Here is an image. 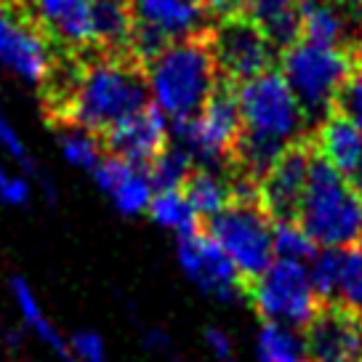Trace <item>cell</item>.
<instances>
[{"label":"cell","instance_id":"cell-12","mask_svg":"<svg viewBox=\"0 0 362 362\" xmlns=\"http://www.w3.org/2000/svg\"><path fill=\"white\" fill-rule=\"evenodd\" d=\"M312 158H315V141L312 134H306L296 139L293 144H288L277 163L261 179L259 200L264 211L272 216V221H296Z\"/></svg>","mask_w":362,"mask_h":362},{"label":"cell","instance_id":"cell-34","mask_svg":"<svg viewBox=\"0 0 362 362\" xmlns=\"http://www.w3.org/2000/svg\"><path fill=\"white\" fill-rule=\"evenodd\" d=\"M203 3H205V8H208V13L218 22V19H224V16L243 13L248 0H203Z\"/></svg>","mask_w":362,"mask_h":362},{"label":"cell","instance_id":"cell-5","mask_svg":"<svg viewBox=\"0 0 362 362\" xmlns=\"http://www.w3.org/2000/svg\"><path fill=\"white\" fill-rule=\"evenodd\" d=\"M277 67L293 90L296 102L304 112L306 128L312 134L333 112L339 90L354 72V59L349 51L296 40L280 54Z\"/></svg>","mask_w":362,"mask_h":362},{"label":"cell","instance_id":"cell-10","mask_svg":"<svg viewBox=\"0 0 362 362\" xmlns=\"http://www.w3.org/2000/svg\"><path fill=\"white\" fill-rule=\"evenodd\" d=\"M211 48L221 78L235 86L259 78L277 64V51L245 13L218 19L211 27Z\"/></svg>","mask_w":362,"mask_h":362},{"label":"cell","instance_id":"cell-24","mask_svg":"<svg viewBox=\"0 0 362 362\" xmlns=\"http://www.w3.org/2000/svg\"><path fill=\"white\" fill-rule=\"evenodd\" d=\"M256 349L261 362H304V344L283 322L261 320Z\"/></svg>","mask_w":362,"mask_h":362},{"label":"cell","instance_id":"cell-7","mask_svg":"<svg viewBox=\"0 0 362 362\" xmlns=\"http://www.w3.org/2000/svg\"><path fill=\"white\" fill-rule=\"evenodd\" d=\"M235 88H238V104L243 115V131L274 139L280 144H291L309 134L304 112L283 72L267 69L264 75L245 80Z\"/></svg>","mask_w":362,"mask_h":362},{"label":"cell","instance_id":"cell-35","mask_svg":"<svg viewBox=\"0 0 362 362\" xmlns=\"http://www.w3.org/2000/svg\"><path fill=\"white\" fill-rule=\"evenodd\" d=\"M144 344H147L149 349H155V351H165L170 346V336L165 333V330L152 328V330H147V336H144Z\"/></svg>","mask_w":362,"mask_h":362},{"label":"cell","instance_id":"cell-26","mask_svg":"<svg viewBox=\"0 0 362 362\" xmlns=\"http://www.w3.org/2000/svg\"><path fill=\"white\" fill-rule=\"evenodd\" d=\"M192 168H194V160L176 141H168V147L163 149L158 158L147 165L149 179L155 184V192L158 189H181Z\"/></svg>","mask_w":362,"mask_h":362},{"label":"cell","instance_id":"cell-9","mask_svg":"<svg viewBox=\"0 0 362 362\" xmlns=\"http://www.w3.org/2000/svg\"><path fill=\"white\" fill-rule=\"evenodd\" d=\"M0 69L27 86H43L54 72L51 37L11 3L0 0Z\"/></svg>","mask_w":362,"mask_h":362},{"label":"cell","instance_id":"cell-21","mask_svg":"<svg viewBox=\"0 0 362 362\" xmlns=\"http://www.w3.org/2000/svg\"><path fill=\"white\" fill-rule=\"evenodd\" d=\"M11 301L16 306V315L22 320L24 330H30L35 339L40 341L43 346L59 354V357H67V339L59 333V328L54 325V320L48 317L45 306L40 304L37 293L33 291V285L27 283L24 277H13L11 285Z\"/></svg>","mask_w":362,"mask_h":362},{"label":"cell","instance_id":"cell-15","mask_svg":"<svg viewBox=\"0 0 362 362\" xmlns=\"http://www.w3.org/2000/svg\"><path fill=\"white\" fill-rule=\"evenodd\" d=\"M139 30H147L165 45L208 33L211 13L203 0H131Z\"/></svg>","mask_w":362,"mask_h":362},{"label":"cell","instance_id":"cell-18","mask_svg":"<svg viewBox=\"0 0 362 362\" xmlns=\"http://www.w3.org/2000/svg\"><path fill=\"white\" fill-rule=\"evenodd\" d=\"M317 155L349 181L362 165V131L341 112H330L312 131Z\"/></svg>","mask_w":362,"mask_h":362},{"label":"cell","instance_id":"cell-16","mask_svg":"<svg viewBox=\"0 0 362 362\" xmlns=\"http://www.w3.org/2000/svg\"><path fill=\"white\" fill-rule=\"evenodd\" d=\"M96 189L112 203V208L123 216L147 214L155 184L149 179L147 165H136L115 155H104L102 163L90 170Z\"/></svg>","mask_w":362,"mask_h":362},{"label":"cell","instance_id":"cell-25","mask_svg":"<svg viewBox=\"0 0 362 362\" xmlns=\"http://www.w3.org/2000/svg\"><path fill=\"white\" fill-rule=\"evenodd\" d=\"M59 149H62V158L67 165L86 170V173H90L104 158L99 134H90L78 125H64V131L59 134Z\"/></svg>","mask_w":362,"mask_h":362},{"label":"cell","instance_id":"cell-1","mask_svg":"<svg viewBox=\"0 0 362 362\" xmlns=\"http://www.w3.org/2000/svg\"><path fill=\"white\" fill-rule=\"evenodd\" d=\"M144 80L149 104H155L170 123L194 117L221 80L211 48V30L165 45L144 67Z\"/></svg>","mask_w":362,"mask_h":362},{"label":"cell","instance_id":"cell-4","mask_svg":"<svg viewBox=\"0 0 362 362\" xmlns=\"http://www.w3.org/2000/svg\"><path fill=\"white\" fill-rule=\"evenodd\" d=\"M296 224L322 248H349L362 243V197L339 170L317 155V149Z\"/></svg>","mask_w":362,"mask_h":362},{"label":"cell","instance_id":"cell-8","mask_svg":"<svg viewBox=\"0 0 362 362\" xmlns=\"http://www.w3.org/2000/svg\"><path fill=\"white\" fill-rule=\"evenodd\" d=\"M245 301L261 320L283 322L301 330L322 306L309 280V267L293 259L272 261L267 272L248 285Z\"/></svg>","mask_w":362,"mask_h":362},{"label":"cell","instance_id":"cell-33","mask_svg":"<svg viewBox=\"0 0 362 362\" xmlns=\"http://www.w3.org/2000/svg\"><path fill=\"white\" fill-rule=\"evenodd\" d=\"M205 341H208V349L214 351L216 360L232 362V357H235V346H232V341H229V336H226L224 330L208 328L205 330Z\"/></svg>","mask_w":362,"mask_h":362},{"label":"cell","instance_id":"cell-28","mask_svg":"<svg viewBox=\"0 0 362 362\" xmlns=\"http://www.w3.org/2000/svg\"><path fill=\"white\" fill-rule=\"evenodd\" d=\"M272 243H274V256L277 259H293L301 261V264H309L320 253V245L296 221H274Z\"/></svg>","mask_w":362,"mask_h":362},{"label":"cell","instance_id":"cell-19","mask_svg":"<svg viewBox=\"0 0 362 362\" xmlns=\"http://www.w3.org/2000/svg\"><path fill=\"white\" fill-rule=\"evenodd\" d=\"M243 13L264 33L277 57L301 40V0H248Z\"/></svg>","mask_w":362,"mask_h":362},{"label":"cell","instance_id":"cell-30","mask_svg":"<svg viewBox=\"0 0 362 362\" xmlns=\"http://www.w3.org/2000/svg\"><path fill=\"white\" fill-rule=\"evenodd\" d=\"M33 200V184H30V173L16 170L0 158V203L11 205V208H22Z\"/></svg>","mask_w":362,"mask_h":362},{"label":"cell","instance_id":"cell-3","mask_svg":"<svg viewBox=\"0 0 362 362\" xmlns=\"http://www.w3.org/2000/svg\"><path fill=\"white\" fill-rule=\"evenodd\" d=\"M229 181H232V200L221 214L203 221V229L238 267L248 293V285L267 272L274 256V243H272L274 221L261 205L256 184L235 176H229Z\"/></svg>","mask_w":362,"mask_h":362},{"label":"cell","instance_id":"cell-32","mask_svg":"<svg viewBox=\"0 0 362 362\" xmlns=\"http://www.w3.org/2000/svg\"><path fill=\"white\" fill-rule=\"evenodd\" d=\"M333 112H341L362 131V69H354L336 96Z\"/></svg>","mask_w":362,"mask_h":362},{"label":"cell","instance_id":"cell-2","mask_svg":"<svg viewBox=\"0 0 362 362\" xmlns=\"http://www.w3.org/2000/svg\"><path fill=\"white\" fill-rule=\"evenodd\" d=\"M149 104L147 80L136 64L120 57H102L83 67L64 96V123L104 136L115 123Z\"/></svg>","mask_w":362,"mask_h":362},{"label":"cell","instance_id":"cell-23","mask_svg":"<svg viewBox=\"0 0 362 362\" xmlns=\"http://www.w3.org/2000/svg\"><path fill=\"white\" fill-rule=\"evenodd\" d=\"M147 214L158 226L168 229V232H176V238L189 235V232L203 226L200 216L194 214L192 203L187 200V194L181 189H158L152 194Z\"/></svg>","mask_w":362,"mask_h":362},{"label":"cell","instance_id":"cell-14","mask_svg":"<svg viewBox=\"0 0 362 362\" xmlns=\"http://www.w3.org/2000/svg\"><path fill=\"white\" fill-rule=\"evenodd\" d=\"M170 141V120L155 104H144L104 134L110 155L136 165H149Z\"/></svg>","mask_w":362,"mask_h":362},{"label":"cell","instance_id":"cell-31","mask_svg":"<svg viewBox=\"0 0 362 362\" xmlns=\"http://www.w3.org/2000/svg\"><path fill=\"white\" fill-rule=\"evenodd\" d=\"M67 357L75 362H107V341L96 330H78L67 339Z\"/></svg>","mask_w":362,"mask_h":362},{"label":"cell","instance_id":"cell-36","mask_svg":"<svg viewBox=\"0 0 362 362\" xmlns=\"http://www.w3.org/2000/svg\"><path fill=\"white\" fill-rule=\"evenodd\" d=\"M351 59H354V69H362V33H360V40L351 48Z\"/></svg>","mask_w":362,"mask_h":362},{"label":"cell","instance_id":"cell-11","mask_svg":"<svg viewBox=\"0 0 362 362\" xmlns=\"http://www.w3.org/2000/svg\"><path fill=\"white\" fill-rule=\"evenodd\" d=\"M176 256H179V267L184 269V274L203 293L214 296L218 301L245 298V283L240 277L238 267L203 226L189 235L176 238Z\"/></svg>","mask_w":362,"mask_h":362},{"label":"cell","instance_id":"cell-27","mask_svg":"<svg viewBox=\"0 0 362 362\" xmlns=\"http://www.w3.org/2000/svg\"><path fill=\"white\" fill-rule=\"evenodd\" d=\"M333 304H341L362 315V243L341 248Z\"/></svg>","mask_w":362,"mask_h":362},{"label":"cell","instance_id":"cell-17","mask_svg":"<svg viewBox=\"0 0 362 362\" xmlns=\"http://www.w3.org/2000/svg\"><path fill=\"white\" fill-rule=\"evenodd\" d=\"M27 16L67 48L93 45V0H24Z\"/></svg>","mask_w":362,"mask_h":362},{"label":"cell","instance_id":"cell-29","mask_svg":"<svg viewBox=\"0 0 362 362\" xmlns=\"http://www.w3.org/2000/svg\"><path fill=\"white\" fill-rule=\"evenodd\" d=\"M0 155L8 163H13V165H19L24 173H33L35 170L30 149H27L24 139L16 131V125L11 123V117H8L6 107H3V99H0Z\"/></svg>","mask_w":362,"mask_h":362},{"label":"cell","instance_id":"cell-37","mask_svg":"<svg viewBox=\"0 0 362 362\" xmlns=\"http://www.w3.org/2000/svg\"><path fill=\"white\" fill-rule=\"evenodd\" d=\"M6 344H8V346H19V344H22V336H19L16 330H6Z\"/></svg>","mask_w":362,"mask_h":362},{"label":"cell","instance_id":"cell-6","mask_svg":"<svg viewBox=\"0 0 362 362\" xmlns=\"http://www.w3.org/2000/svg\"><path fill=\"white\" fill-rule=\"evenodd\" d=\"M243 134V115L238 104V88L229 80H218L211 99L189 120L170 123V141L189 152L194 165L226 168Z\"/></svg>","mask_w":362,"mask_h":362},{"label":"cell","instance_id":"cell-13","mask_svg":"<svg viewBox=\"0 0 362 362\" xmlns=\"http://www.w3.org/2000/svg\"><path fill=\"white\" fill-rule=\"evenodd\" d=\"M304 362H362V315L322 304L304 328Z\"/></svg>","mask_w":362,"mask_h":362},{"label":"cell","instance_id":"cell-22","mask_svg":"<svg viewBox=\"0 0 362 362\" xmlns=\"http://www.w3.org/2000/svg\"><path fill=\"white\" fill-rule=\"evenodd\" d=\"M181 192L192 203L200 221H208L211 216L221 214L232 200V181L226 168H211V165H194L184 181Z\"/></svg>","mask_w":362,"mask_h":362},{"label":"cell","instance_id":"cell-20","mask_svg":"<svg viewBox=\"0 0 362 362\" xmlns=\"http://www.w3.org/2000/svg\"><path fill=\"white\" fill-rule=\"evenodd\" d=\"M93 45H102L110 54H125L134 37V8L131 0H93L90 13Z\"/></svg>","mask_w":362,"mask_h":362}]
</instances>
